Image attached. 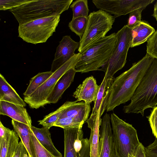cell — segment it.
<instances>
[{"mask_svg":"<svg viewBox=\"0 0 157 157\" xmlns=\"http://www.w3.org/2000/svg\"><path fill=\"white\" fill-rule=\"evenodd\" d=\"M154 59L146 53L141 59L133 63L130 68L114 78L103 97L100 109V118L105 110H113L131 100Z\"/></svg>","mask_w":157,"mask_h":157,"instance_id":"cell-1","label":"cell"},{"mask_svg":"<svg viewBox=\"0 0 157 157\" xmlns=\"http://www.w3.org/2000/svg\"><path fill=\"white\" fill-rule=\"evenodd\" d=\"M130 103L125 105L126 113H140L157 105V59L154 58L141 80L132 98Z\"/></svg>","mask_w":157,"mask_h":157,"instance_id":"cell-2","label":"cell"},{"mask_svg":"<svg viewBox=\"0 0 157 157\" xmlns=\"http://www.w3.org/2000/svg\"><path fill=\"white\" fill-rule=\"evenodd\" d=\"M73 0H31L9 10L19 25L44 18L60 15L67 10Z\"/></svg>","mask_w":157,"mask_h":157,"instance_id":"cell-3","label":"cell"},{"mask_svg":"<svg viewBox=\"0 0 157 157\" xmlns=\"http://www.w3.org/2000/svg\"><path fill=\"white\" fill-rule=\"evenodd\" d=\"M116 33L106 36L81 53L74 68L76 72L84 73L98 70L108 60L116 44Z\"/></svg>","mask_w":157,"mask_h":157,"instance_id":"cell-4","label":"cell"},{"mask_svg":"<svg viewBox=\"0 0 157 157\" xmlns=\"http://www.w3.org/2000/svg\"><path fill=\"white\" fill-rule=\"evenodd\" d=\"M110 121L117 157H135L140 143L136 130L114 113L111 114Z\"/></svg>","mask_w":157,"mask_h":157,"instance_id":"cell-5","label":"cell"},{"mask_svg":"<svg viewBox=\"0 0 157 157\" xmlns=\"http://www.w3.org/2000/svg\"><path fill=\"white\" fill-rule=\"evenodd\" d=\"M115 18L114 16L101 10L90 13L85 31L79 42V52L82 53L91 45L105 37L112 29Z\"/></svg>","mask_w":157,"mask_h":157,"instance_id":"cell-6","label":"cell"},{"mask_svg":"<svg viewBox=\"0 0 157 157\" xmlns=\"http://www.w3.org/2000/svg\"><path fill=\"white\" fill-rule=\"evenodd\" d=\"M115 45L108 60L98 70L105 73V80H113L115 73L124 66L132 40V29L124 25L116 33Z\"/></svg>","mask_w":157,"mask_h":157,"instance_id":"cell-7","label":"cell"},{"mask_svg":"<svg viewBox=\"0 0 157 157\" xmlns=\"http://www.w3.org/2000/svg\"><path fill=\"white\" fill-rule=\"evenodd\" d=\"M60 15L35 20L19 25L18 37L34 44L45 42L55 32Z\"/></svg>","mask_w":157,"mask_h":157,"instance_id":"cell-8","label":"cell"},{"mask_svg":"<svg viewBox=\"0 0 157 157\" xmlns=\"http://www.w3.org/2000/svg\"><path fill=\"white\" fill-rule=\"evenodd\" d=\"M81 55L75 54L60 67L33 93L24 96V101L31 108L37 109L46 105L47 98L51 93L59 78L67 71L75 67Z\"/></svg>","mask_w":157,"mask_h":157,"instance_id":"cell-9","label":"cell"},{"mask_svg":"<svg viewBox=\"0 0 157 157\" xmlns=\"http://www.w3.org/2000/svg\"><path fill=\"white\" fill-rule=\"evenodd\" d=\"M66 107L54 126L64 129L82 128L88 118L90 104L84 102L67 101Z\"/></svg>","mask_w":157,"mask_h":157,"instance_id":"cell-10","label":"cell"},{"mask_svg":"<svg viewBox=\"0 0 157 157\" xmlns=\"http://www.w3.org/2000/svg\"><path fill=\"white\" fill-rule=\"evenodd\" d=\"M155 0H93L97 8L113 14L116 18L136 10L145 9Z\"/></svg>","mask_w":157,"mask_h":157,"instance_id":"cell-11","label":"cell"},{"mask_svg":"<svg viewBox=\"0 0 157 157\" xmlns=\"http://www.w3.org/2000/svg\"><path fill=\"white\" fill-rule=\"evenodd\" d=\"M59 43L52 64L50 71L53 73L73 57L80 46L79 42L75 41L68 35L63 36Z\"/></svg>","mask_w":157,"mask_h":157,"instance_id":"cell-12","label":"cell"},{"mask_svg":"<svg viewBox=\"0 0 157 157\" xmlns=\"http://www.w3.org/2000/svg\"><path fill=\"white\" fill-rule=\"evenodd\" d=\"M111 123L110 116L106 113L101 119L100 127V157H117Z\"/></svg>","mask_w":157,"mask_h":157,"instance_id":"cell-13","label":"cell"},{"mask_svg":"<svg viewBox=\"0 0 157 157\" xmlns=\"http://www.w3.org/2000/svg\"><path fill=\"white\" fill-rule=\"evenodd\" d=\"M100 88V85L97 84L96 79L91 76L86 78L78 86L73 96L77 102L83 101L86 103L90 104L95 101Z\"/></svg>","mask_w":157,"mask_h":157,"instance_id":"cell-14","label":"cell"},{"mask_svg":"<svg viewBox=\"0 0 157 157\" xmlns=\"http://www.w3.org/2000/svg\"><path fill=\"white\" fill-rule=\"evenodd\" d=\"M0 114L7 116L12 120L32 126L31 118L24 107L6 101H0Z\"/></svg>","mask_w":157,"mask_h":157,"instance_id":"cell-15","label":"cell"},{"mask_svg":"<svg viewBox=\"0 0 157 157\" xmlns=\"http://www.w3.org/2000/svg\"><path fill=\"white\" fill-rule=\"evenodd\" d=\"M76 72L74 67L67 71L59 79L47 98V104L57 103L73 82Z\"/></svg>","mask_w":157,"mask_h":157,"instance_id":"cell-16","label":"cell"},{"mask_svg":"<svg viewBox=\"0 0 157 157\" xmlns=\"http://www.w3.org/2000/svg\"><path fill=\"white\" fill-rule=\"evenodd\" d=\"M132 40L130 48L139 46L147 41L155 31L149 23L143 21L132 29Z\"/></svg>","mask_w":157,"mask_h":157,"instance_id":"cell-17","label":"cell"},{"mask_svg":"<svg viewBox=\"0 0 157 157\" xmlns=\"http://www.w3.org/2000/svg\"><path fill=\"white\" fill-rule=\"evenodd\" d=\"M0 101L18 104L24 107L26 106L24 100L1 74H0Z\"/></svg>","mask_w":157,"mask_h":157,"instance_id":"cell-18","label":"cell"},{"mask_svg":"<svg viewBox=\"0 0 157 157\" xmlns=\"http://www.w3.org/2000/svg\"><path fill=\"white\" fill-rule=\"evenodd\" d=\"M30 128L36 138L45 148L55 155L63 157L61 153L53 143L49 129L44 127L38 128L32 125Z\"/></svg>","mask_w":157,"mask_h":157,"instance_id":"cell-19","label":"cell"},{"mask_svg":"<svg viewBox=\"0 0 157 157\" xmlns=\"http://www.w3.org/2000/svg\"><path fill=\"white\" fill-rule=\"evenodd\" d=\"M114 80H105L104 77L103 81L100 85V89L98 94L97 98L94 102V105L93 108L92 113L90 117L86 121L89 128L95 124L98 113H99L101 105L105 93L109 87L111 85Z\"/></svg>","mask_w":157,"mask_h":157,"instance_id":"cell-20","label":"cell"},{"mask_svg":"<svg viewBox=\"0 0 157 157\" xmlns=\"http://www.w3.org/2000/svg\"><path fill=\"white\" fill-rule=\"evenodd\" d=\"M13 130L6 139L0 140V157H13L18 144L19 137Z\"/></svg>","mask_w":157,"mask_h":157,"instance_id":"cell-21","label":"cell"},{"mask_svg":"<svg viewBox=\"0 0 157 157\" xmlns=\"http://www.w3.org/2000/svg\"><path fill=\"white\" fill-rule=\"evenodd\" d=\"M101 120L98 113L95 124L90 128L91 130L89 139L90 157H100V127Z\"/></svg>","mask_w":157,"mask_h":157,"instance_id":"cell-22","label":"cell"},{"mask_svg":"<svg viewBox=\"0 0 157 157\" xmlns=\"http://www.w3.org/2000/svg\"><path fill=\"white\" fill-rule=\"evenodd\" d=\"M80 128L64 129V157H77L74 143Z\"/></svg>","mask_w":157,"mask_h":157,"instance_id":"cell-23","label":"cell"},{"mask_svg":"<svg viewBox=\"0 0 157 157\" xmlns=\"http://www.w3.org/2000/svg\"><path fill=\"white\" fill-rule=\"evenodd\" d=\"M11 123L14 131L27 149L29 157H32L30 147V127L26 124L12 119Z\"/></svg>","mask_w":157,"mask_h":157,"instance_id":"cell-24","label":"cell"},{"mask_svg":"<svg viewBox=\"0 0 157 157\" xmlns=\"http://www.w3.org/2000/svg\"><path fill=\"white\" fill-rule=\"evenodd\" d=\"M30 147L32 157H61L55 155L45 148L40 143L31 129Z\"/></svg>","mask_w":157,"mask_h":157,"instance_id":"cell-25","label":"cell"},{"mask_svg":"<svg viewBox=\"0 0 157 157\" xmlns=\"http://www.w3.org/2000/svg\"><path fill=\"white\" fill-rule=\"evenodd\" d=\"M51 71L38 73L31 78L26 90L23 93L24 96H28L33 93L53 74Z\"/></svg>","mask_w":157,"mask_h":157,"instance_id":"cell-26","label":"cell"},{"mask_svg":"<svg viewBox=\"0 0 157 157\" xmlns=\"http://www.w3.org/2000/svg\"><path fill=\"white\" fill-rule=\"evenodd\" d=\"M88 17H78L72 19L69 23L68 26L70 29L78 35L81 40L82 37L86 27Z\"/></svg>","mask_w":157,"mask_h":157,"instance_id":"cell-27","label":"cell"},{"mask_svg":"<svg viewBox=\"0 0 157 157\" xmlns=\"http://www.w3.org/2000/svg\"><path fill=\"white\" fill-rule=\"evenodd\" d=\"M73 11L72 19L78 17H88L89 9L87 0H77L70 6Z\"/></svg>","mask_w":157,"mask_h":157,"instance_id":"cell-28","label":"cell"},{"mask_svg":"<svg viewBox=\"0 0 157 157\" xmlns=\"http://www.w3.org/2000/svg\"><path fill=\"white\" fill-rule=\"evenodd\" d=\"M66 105L67 102H66L56 111L45 116L42 120L38 121V122L39 123V124L41 125L43 127H45L49 129L53 126L54 124L59 118Z\"/></svg>","mask_w":157,"mask_h":157,"instance_id":"cell-29","label":"cell"},{"mask_svg":"<svg viewBox=\"0 0 157 157\" xmlns=\"http://www.w3.org/2000/svg\"><path fill=\"white\" fill-rule=\"evenodd\" d=\"M147 53L157 59V29L147 41Z\"/></svg>","mask_w":157,"mask_h":157,"instance_id":"cell-30","label":"cell"},{"mask_svg":"<svg viewBox=\"0 0 157 157\" xmlns=\"http://www.w3.org/2000/svg\"><path fill=\"white\" fill-rule=\"evenodd\" d=\"M144 8L136 10L129 13V17L127 25L129 28L132 29L139 25L142 21L141 14Z\"/></svg>","mask_w":157,"mask_h":157,"instance_id":"cell-31","label":"cell"},{"mask_svg":"<svg viewBox=\"0 0 157 157\" xmlns=\"http://www.w3.org/2000/svg\"><path fill=\"white\" fill-rule=\"evenodd\" d=\"M31 0H0V10H10Z\"/></svg>","mask_w":157,"mask_h":157,"instance_id":"cell-32","label":"cell"},{"mask_svg":"<svg viewBox=\"0 0 157 157\" xmlns=\"http://www.w3.org/2000/svg\"><path fill=\"white\" fill-rule=\"evenodd\" d=\"M147 117L152 133L155 138H157V106L153 109L150 114Z\"/></svg>","mask_w":157,"mask_h":157,"instance_id":"cell-33","label":"cell"},{"mask_svg":"<svg viewBox=\"0 0 157 157\" xmlns=\"http://www.w3.org/2000/svg\"><path fill=\"white\" fill-rule=\"evenodd\" d=\"M82 146L78 152L76 153L77 157H90V147L89 139L83 138L82 140Z\"/></svg>","mask_w":157,"mask_h":157,"instance_id":"cell-34","label":"cell"},{"mask_svg":"<svg viewBox=\"0 0 157 157\" xmlns=\"http://www.w3.org/2000/svg\"><path fill=\"white\" fill-rule=\"evenodd\" d=\"M146 157H157V138L148 146L145 147Z\"/></svg>","mask_w":157,"mask_h":157,"instance_id":"cell-35","label":"cell"},{"mask_svg":"<svg viewBox=\"0 0 157 157\" xmlns=\"http://www.w3.org/2000/svg\"><path fill=\"white\" fill-rule=\"evenodd\" d=\"M13 157H29L28 151L21 141L19 143Z\"/></svg>","mask_w":157,"mask_h":157,"instance_id":"cell-36","label":"cell"},{"mask_svg":"<svg viewBox=\"0 0 157 157\" xmlns=\"http://www.w3.org/2000/svg\"><path fill=\"white\" fill-rule=\"evenodd\" d=\"M12 132L11 130L8 128L4 126L0 121V140L6 139L10 135Z\"/></svg>","mask_w":157,"mask_h":157,"instance_id":"cell-37","label":"cell"},{"mask_svg":"<svg viewBox=\"0 0 157 157\" xmlns=\"http://www.w3.org/2000/svg\"><path fill=\"white\" fill-rule=\"evenodd\" d=\"M135 157H146L145 147L140 143Z\"/></svg>","mask_w":157,"mask_h":157,"instance_id":"cell-38","label":"cell"},{"mask_svg":"<svg viewBox=\"0 0 157 157\" xmlns=\"http://www.w3.org/2000/svg\"><path fill=\"white\" fill-rule=\"evenodd\" d=\"M152 16L157 21V1L154 5L153 12Z\"/></svg>","mask_w":157,"mask_h":157,"instance_id":"cell-39","label":"cell"}]
</instances>
